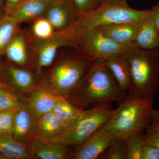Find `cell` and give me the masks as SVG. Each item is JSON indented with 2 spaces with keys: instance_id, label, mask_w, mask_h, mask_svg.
<instances>
[{
  "instance_id": "obj_6",
  "label": "cell",
  "mask_w": 159,
  "mask_h": 159,
  "mask_svg": "<svg viewBox=\"0 0 159 159\" xmlns=\"http://www.w3.org/2000/svg\"><path fill=\"white\" fill-rule=\"evenodd\" d=\"M102 61L94 58H74L64 61L54 69L49 79V92L66 96L75 88L94 66Z\"/></svg>"
},
{
  "instance_id": "obj_7",
  "label": "cell",
  "mask_w": 159,
  "mask_h": 159,
  "mask_svg": "<svg viewBox=\"0 0 159 159\" xmlns=\"http://www.w3.org/2000/svg\"><path fill=\"white\" fill-rule=\"evenodd\" d=\"M80 40L88 55L102 62L114 55L123 54L131 46L135 44L119 43L111 39L99 29L84 32Z\"/></svg>"
},
{
  "instance_id": "obj_30",
  "label": "cell",
  "mask_w": 159,
  "mask_h": 159,
  "mask_svg": "<svg viewBox=\"0 0 159 159\" xmlns=\"http://www.w3.org/2000/svg\"><path fill=\"white\" fill-rule=\"evenodd\" d=\"M142 159H159V148L144 142Z\"/></svg>"
},
{
  "instance_id": "obj_21",
  "label": "cell",
  "mask_w": 159,
  "mask_h": 159,
  "mask_svg": "<svg viewBox=\"0 0 159 159\" xmlns=\"http://www.w3.org/2000/svg\"><path fill=\"white\" fill-rule=\"evenodd\" d=\"M18 24L5 13L0 17V56L4 55L7 46L18 33Z\"/></svg>"
},
{
  "instance_id": "obj_4",
  "label": "cell",
  "mask_w": 159,
  "mask_h": 159,
  "mask_svg": "<svg viewBox=\"0 0 159 159\" xmlns=\"http://www.w3.org/2000/svg\"><path fill=\"white\" fill-rule=\"evenodd\" d=\"M77 13L79 17L75 23L82 34L110 25L138 23L152 15L151 9H134L126 0H104L97 9Z\"/></svg>"
},
{
  "instance_id": "obj_3",
  "label": "cell",
  "mask_w": 159,
  "mask_h": 159,
  "mask_svg": "<svg viewBox=\"0 0 159 159\" xmlns=\"http://www.w3.org/2000/svg\"><path fill=\"white\" fill-rule=\"evenodd\" d=\"M154 101V97L140 98L127 95L104 126L116 138L120 139H125L135 133H143L151 123Z\"/></svg>"
},
{
  "instance_id": "obj_34",
  "label": "cell",
  "mask_w": 159,
  "mask_h": 159,
  "mask_svg": "<svg viewBox=\"0 0 159 159\" xmlns=\"http://www.w3.org/2000/svg\"><path fill=\"white\" fill-rule=\"evenodd\" d=\"M23 1V0H7L5 9L11 6H14Z\"/></svg>"
},
{
  "instance_id": "obj_20",
  "label": "cell",
  "mask_w": 159,
  "mask_h": 159,
  "mask_svg": "<svg viewBox=\"0 0 159 159\" xmlns=\"http://www.w3.org/2000/svg\"><path fill=\"white\" fill-rule=\"evenodd\" d=\"M4 55L9 61L16 65L22 66L27 61V53L24 38L18 32L7 46Z\"/></svg>"
},
{
  "instance_id": "obj_37",
  "label": "cell",
  "mask_w": 159,
  "mask_h": 159,
  "mask_svg": "<svg viewBox=\"0 0 159 159\" xmlns=\"http://www.w3.org/2000/svg\"><path fill=\"white\" fill-rule=\"evenodd\" d=\"M2 66L1 65V64H0V73H1V70H2Z\"/></svg>"
},
{
  "instance_id": "obj_8",
  "label": "cell",
  "mask_w": 159,
  "mask_h": 159,
  "mask_svg": "<svg viewBox=\"0 0 159 159\" xmlns=\"http://www.w3.org/2000/svg\"><path fill=\"white\" fill-rule=\"evenodd\" d=\"M116 138L103 125L84 142L77 145L71 157L75 159L99 158Z\"/></svg>"
},
{
  "instance_id": "obj_24",
  "label": "cell",
  "mask_w": 159,
  "mask_h": 159,
  "mask_svg": "<svg viewBox=\"0 0 159 159\" xmlns=\"http://www.w3.org/2000/svg\"><path fill=\"white\" fill-rule=\"evenodd\" d=\"M126 156L127 150L125 139L116 138L99 159H126Z\"/></svg>"
},
{
  "instance_id": "obj_22",
  "label": "cell",
  "mask_w": 159,
  "mask_h": 159,
  "mask_svg": "<svg viewBox=\"0 0 159 159\" xmlns=\"http://www.w3.org/2000/svg\"><path fill=\"white\" fill-rule=\"evenodd\" d=\"M64 43L70 44L65 42H59L56 40L51 41L42 46L39 54L38 64L39 66L47 67L51 65L54 61L58 48Z\"/></svg>"
},
{
  "instance_id": "obj_15",
  "label": "cell",
  "mask_w": 159,
  "mask_h": 159,
  "mask_svg": "<svg viewBox=\"0 0 159 159\" xmlns=\"http://www.w3.org/2000/svg\"><path fill=\"white\" fill-rule=\"evenodd\" d=\"M64 129L53 111L39 116L36 138L47 141H53L61 134Z\"/></svg>"
},
{
  "instance_id": "obj_39",
  "label": "cell",
  "mask_w": 159,
  "mask_h": 159,
  "mask_svg": "<svg viewBox=\"0 0 159 159\" xmlns=\"http://www.w3.org/2000/svg\"><path fill=\"white\" fill-rule=\"evenodd\" d=\"M0 134H2V133H1V132H0Z\"/></svg>"
},
{
  "instance_id": "obj_32",
  "label": "cell",
  "mask_w": 159,
  "mask_h": 159,
  "mask_svg": "<svg viewBox=\"0 0 159 159\" xmlns=\"http://www.w3.org/2000/svg\"><path fill=\"white\" fill-rule=\"evenodd\" d=\"M152 122L159 124V110H152L151 114Z\"/></svg>"
},
{
  "instance_id": "obj_26",
  "label": "cell",
  "mask_w": 159,
  "mask_h": 159,
  "mask_svg": "<svg viewBox=\"0 0 159 159\" xmlns=\"http://www.w3.org/2000/svg\"><path fill=\"white\" fill-rule=\"evenodd\" d=\"M20 109H12L0 111V132L1 133L12 135L16 116Z\"/></svg>"
},
{
  "instance_id": "obj_2",
  "label": "cell",
  "mask_w": 159,
  "mask_h": 159,
  "mask_svg": "<svg viewBox=\"0 0 159 159\" xmlns=\"http://www.w3.org/2000/svg\"><path fill=\"white\" fill-rule=\"evenodd\" d=\"M124 54L131 74L128 95L140 98L154 97L159 86V49L145 50L134 44Z\"/></svg>"
},
{
  "instance_id": "obj_28",
  "label": "cell",
  "mask_w": 159,
  "mask_h": 159,
  "mask_svg": "<svg viewBox=\"0 0 159 159\" xmlns=\"http://www.w3.org/2000/svg\"><path fill=\"white\" fill-rule=\"evenodd\" d=\"M143 134L144 142L159 148V124L151 122Z\"/></svg>"
},
{
  "instance_id": "obj_17",
  "label": "cell",
  "mask_w": 159,
  "mask_h": 159,
  "mask_svg": "<svg viewBox=\"0 0 159 159\" xmlns=\"http://www.w3.org/2000/svg\"><path fill=\"white\" fill-rule=\"evenodd\" d=\"M138 23L115 24L98 28L111 39L121 44L134 43Z\"/></svg>"
},
{
  "instance_id": "obj_29",
  "label": "cell",
  "mask_w": 159,
  "mask_h": 159,
  "mask_svg": "<svg viewBox=\"0 0 159 159\" xmlns=\"http://www.w3.org/2000/svg\"><path fill=\"white\" fill-rule=\"evenodd\" d=\"M77 11L86 12L99 7L104 0H72Z\"/></svg>"
},
{
  "instance_id": "obj_11",
  "label": "cell",
  "mask_w": 159,
  "mask_h": 159,
  "mask_svg": "<svg viewBox=\"0 0 159 159\" xmlns=\"http://www.w3.org/2000/svg\"><path fill=\"white\" fill-rule=\"evenodd\" d=\"M31 157L41 159H64L70 156L68 145L35 138L28 143Z\"/></svg>"
},
{
  "instance_id": "obj_1",
  "label": "cell",
  "mask_w": 159,
  "mask_h": 159,
  "mask_svg": "<svg viewBox=\"0 0 159 159\" xmlns=\"http://www.w3.org/2000/svg\"><path fill=\"white\" fill-rule=\"evenodd\" d=\"M69 101L77 108L107 102H122L127 95L122 91L108 68L100 62L94 66L67 95Z\"/></svg>"
},
{
  "instance_id": "obj_18",
  "label": "cell",
  "mask_w": 159,
  "mask_h": 159,
  "mask_svg": "<svg viewBox=\"0 0 159 159\" xmlns=\"http://www.w3.org/2000/svg\"><path fill=\"white\" fill-rule=\"evenodd\" d=\"M61 96L43 89H33L29 99L30 108L40 116L53 111Z\"/></svg>"
},
{
  "instance_id": "obj_13",
  "label": "cell",
  "mask_w": 159,
  "mask_h": 159,
  "mask_svg": "<svg viewBox=\"0 0 159 159\" xmlns=\"http://www.w3.org/2000/svg\"><path fill=\"white\" fill-rule=\"evenodd\" d=\"M103 63L110 70L120 89L124 92L128 91L131 84V74L129 62L124 53L112 56Z\"/></svg>"
},
{
  "instance_id": "obj_19",
  "label": "cell",
  "mask_w": 159,
  "mask_h": 159,
  "mask_svg": "<svg viewBox=\"0 0 159 159\" xmlns=\"http://www.w3.org/2000/svg\"><path fill=\"white\" fill-rule=\"evenodd\" d=\"M84 111L73 105L63 96H61L52 111L61 122L65 130L74 124Z\"/></svg>"
},
{
  "instance_id": "obj_12",
  "label": "cell",
  "mask_w": 159,
  "mask_h": 159,
  "mask_svg": "<svg viewBox=\"0 0 159 159\" xmlns=\"http://www.w3.org/2000/svg\"><path fill=\"white\" fill-rule=\"evenodd\" d=\"M0 77L22 93L31 92L34 89L33 75L29 71L13 65L2 66Z\"/></svg>"
},
{
  "instance_id": "obj_35",
  "label": "cell",
  "mask_w": 159,
  "mask_h": 159,
  "mask_svg": "<svg viewBox=\"0 0 159 159\" xmlns=\"http://www.w3.org/2000/svg\"><path fill=\"white\" fill-rule=\"evenodd\" d=\"M43 1H46V2H48L49 3H52L54 1H57V0H43Z\"/></svg>"
},
{
  "instance_id": "obj_25",
  "label": "cell",
  "mask_w": 159,
  "mask_h": 159,
  "mask_svg": "<svg viewBox=\"0 0 159 159\" xmlns=\"http://www.w3.org/2000/svg\"><path fill=\"white\" fill-rule=\"evenodd\" d=\"M24 105L15 94L0 84V111L12 109H20Z\"/></svg>"
},
{
  "instance_id": "obj_5",
  "label": "cell",
  "mask_w": 159,
  "mask_h": 159,
  "mask_svg": "<svg viewBox=\"0 0 159 159\" xmlns=\"http://www.w3.org/2000/svg\"><path fill=\"white\" fill-rule=\"evenodd\" d=\"M111 102H105L84 111L70 128L52 142L68 145H80L105 125L113 113Z\"/></svg>"
},
{
  "instance_id": "obj_38",
  "label": "cell",
  "mask_w": 159,
  "mask_h": 159,
  "mask_svg": "<svg viewBox=\"0 0 159 159\" xmlns=\"http://www.w3.org/2000/svg\"><path fill=\"white\" fill-rule=\"evenodd\" d=\"M158 49H159V47H158Z\"/></svg>"
},
{
  "instance_id": "obj_23",
  "label": "cell",
  "mask_w": 159,
  "mask_h": 159,
  "mask_svg": "<svg viewBox=\"0 0 159 159\" xmlns=\"http://www.w3.org/2000/svg\"><path fill=\"white\" fill-rule=\"evenodd\" d=\"M143 134L141 133L132 134L125 139L127 150L126 159H142L144 143Z\"/></svg>"
},
{
  "instance_id": "obj_31",
  "label": "cell",
  "mask_w": 159,
  "mask_h": 159,
  "mask_svg": "<svg viewBox=\"0 0 159 159\" xmlns=\"http://www.w3.org/2000/svg\"><path fill=\"white\" fill-rule=\"evenodd\" d=\"M152 11V18L159 31V3L153 6L151 9Z\"/></svg>"
},
{
  "instance_id": "obj_33",
  "label": "cell",
  "mask_w": 159,
  "mask_h": 159,
  "mask_svg": "<svg viewBox=\"0 0 159 159\" xmlns=\"http://www.w3.org/2000/svg\"><path fill=\"white\" fill-rule=\"evenodd\" d=\"M7 0H0V17L5 14Z\"/></svg>"
},
{
  "instance_id": "obj_16",
  "label": "cell",
  "mask_w": 159,
  "mask_h": 159,
  "mask_svg": "<svg viewBox=\"0 0 159 159\" xmlns=\"http://www.w3.org/2000/svg\"><path fill=\"white\" fill-rule=\"evenodd\" d=\"M0 153L6 159L32 158L28 143L21 142L11 135L0 134Z\"/></svg>"
},
{
  "instance_id": "obj_27",
  "label": "cell",
  "mask_w": 159,
  "mask_h": 159,
  "mask_svg": "<svg viewBox=\"0 0 159 159\" xmlns=\"http://www.w3.org/2000/svg\"><path fill=\"white\" fill-rule=\"evenodd\" d=\"M53 26L47 18L37 20L33 26V33L39 38L48 39L54 34Z\"/></svg>"
},
{
  "instance_id": "obj_14",
  "label": "cell",
  "mask_w": 159,
  "mask_h": 159,
  "mask_svg": "<svg viewBox=\"0 0 159 159\" xmlns=\"http://www.w3.org/2000/svg\"><path fill=\"white\" fill-rule=\"evenodd\" d=\"M152 16L138 22L134 43L145 50H153L159 47V31Z\"/></svg>"
},
{
  "instance_id": "obj_10",
  "label": "cell",
  "mask_w": 159,
  "mask_h": 159,
  "mask_svg": "<svg viewBox=\"0 0 159 159\" xmlns=\"http://www.w3.org/2000/svg\"><path fill=\"white\" fill-rule=\"evenodd\" d=\"M51 3L43 0H23L5 9V13L17 22H22L39 17Z\"/></svg>"
},
{
  "instance_id": "obj_9",
  "label": "cell",
  "mask_w": 159,
  "mask_h": 159,
  "mask_svg": "<svg viewBox=\"0 0 159 159\" xmlns=\"http://www.w3.org/2000/svg\"><path fill=\"white\" fill-rule=\"evenodd\" d=\"M39 116L29 105H24L18 111L12 135L21 142L28 143L36 138Z\"/></svg>"
},
{
  "instance_id": "obj_36",
  "label": "cell",
  "mask_w": 159,
  "mask_h": 159,
  "mask_svg": "<svg viewBox=\"0 0 159 159\" xmlns=\"http://www.w3.org/2000/svg\"><path fill=\"white\" fill-rule=\"evenodd\" d=\"M0 159H6V158L2 154L0 153Z\"/></svg>"
}]
</instances>
